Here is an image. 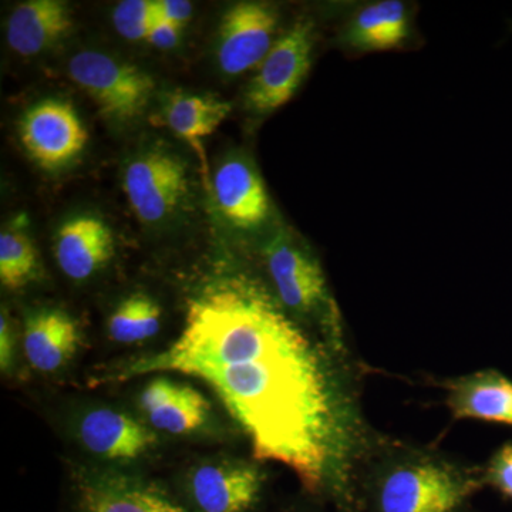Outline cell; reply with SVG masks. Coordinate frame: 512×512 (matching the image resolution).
Returning <instances> with one entry per match:
<instances>
[{
	"instance_id": "obj_1",
	"label": "cell",
	"mask_w": 512,
	"mask_h": 512,
	"mask_svg": "<svg viewBox=\"0 0 512 512\" xmlns=\"http://www.w3.org/2000/svg\"><path fill=\"white\" fill-rule=\"evenodd\" d=\"M153 372L207 383L244 429L256 460L284 464L312 497L357 512L342 466L350 430L338 384L302 330L251 279L228 276L205 286L173 345L110 379Z\"/></svg>"
},
{
	"instance_id": "obj_2",
	"label": "cell",
	"mask_w": 512,
	"mask_h": 512,
	"mask_svg": "<svg viewBox=\"0 0 512 512\" xmlns=\"http://www.w3.org/2000/svg\"><path fill=\"white\" fill-rule=\"evenodd\" d=\"M480 481L441 464L397 466L367 490L357 512H464Z\"/></svg>"
},
{
	"instance_id": "obj_3",
	"label": "cell",
	"mask_w": 512,
	"mask_h": 512,
	"mask_svg": "<svg viewBox=\"0 0 512 512\" xmlns=\"http://www.w3.org/2000/svg\"><path fill=\"white\" fill-rule=\"evenodd\" d=\"M69 76L104 119L131 124L146 113L156 82L140 67L96 50H83L69 62Z\"/></svg>"
},
{
	"instance_id": "obj_4",
	"label": "cell",
	"mask_w": 512,
	"mask_h": 512,
	"mask_svg": "<svg viewBox=\"0 0 512 512\" xmlns=\"http://www.w3.org/2000/svg\"><path fill=\"white\" fill-rule=\"evenodd\" d=\"M313 45V25L306 19L298 20L276 39L248 84L245 100L249 109L268 114L285 106L311 69Z\"/></svg>"
},
{
	"instance_id": "obj_5",
	"label": "cell",
	"mask_w": 512,
	"mask_h": 512,
	"mask_svg": "<svg viewBox=\"0 0 512 512\" xmlns=\"http://www.w3.org/2000/svg\"><path fill=\"white\" fill-rule=\"evenodd\" d=\"M123 188L138 220L160 224L177 211L188 194L187 165L168 151H147L127 164Z\"/></svg>"
},
{
	"instance_id": "obj_6",
	"label": "cell",
	"mask_w": 512,
	"mask_h": 512,
	"mask_svg": "<svg viewBox=\"0 0 512 512\" xmlns=\"http://www.w3.org/2000/svg\"><path fill=\"white\" fill-rule=\"evenodd\" d=\"M19 137L29 157L46 171L69 167L89 141L77 111L59 99L42 100L30 107L20 119Z\"/></svg>"
},
{
	"instance_id": "obj_7",
	"label": "cell",
	"mask_w": 512,
	"mask_h": 512,
	"mask_svg": "<svg viewBox=\"0 0 512 512\" xmlns=\"http://www.w3.org/2000/svg\"><path fill=\"white\" fill-rule=\"evenodd\" d=\"M67 512H190L177 497L146 478L119 471L77 476Z\"/></svg>"
},
{
	"instance_id": "obj_8",
	"label": "cell",
	"mask_w": 512,
	"mask_h": 512,
	"mask_svg": "<svg viewBox=\"0 0 512 512\" xmlns=\"http://www.w3.org/2000/svg\"><path fill=\"white\" fill-rule=\"evenodd\" d=\"M264 490L258 467L224 460L195 467L185 480L184 500L178 501L190 512H256Z\"/></svg>"
},
{
	"instance_id": "obj_9",
	"label": "cell",
	"mask_w": 512,
	"mask_h": 512,
	"mask_svg": "<svg viewBox=\"0 0 512 512\" xmlns=\"http://www.w3.org/2000/svg\"><path fill=\"white\" fill-rule=\"evenodd\" d=\"M278 13L271 5L242 2L222 18L217 57L222 72L238 76L261 66L275 45Z\"/></svg>"
},
{
	"instance_id": "obj_10",
	"label": "cell",
	"mask_w": 512,
	"mask_h": 512,
	"mask_svg": "<svg viewBox=\"0 0 512 512\" xmlns=\"http://www.w3.org/2000/svg\"><path fill=\"white\" fill-rule=\"evenodd\" d=\"M266 264L279 299L293 312L332 311L322 268L291 239L278 235L266 248Z\"/></svg>"
},
{
	"instance_id": "obj_11",
	"label": "cell",
	"mask_w": 512,
	"mask_h": 512,
	"mask_svg": "<svg viewBox=\"0 0 512 512\" xmlns=\"http://www.w3.org/2000/svg\"><path fill=\"white\" fill-rule=\"evenodd\" d=\"M212 192L222 217L232 227L251 231L265 224L271 212L264 181L247 161L231 158L220 165Z\"/></svg>"
},
{
	"instance_id": "obj_12",
	"label": "cell",
	"mask_w": 512,
	"mask_h": 512,
	"mask_svg": "<svg viewBox=\"0 0 512 512\" xmlns=\"http://www.w3.org/2000/svg\"><path fill=\"white\" fill-rule=\"evenodd\" d=\"M55 255L64 275L84 281L113 258V232L99 217L77 215L57 231Z\"/></svg>"
},
{
	"instance_id": "obj_13",
	"label": "cell",
	"mask_w": 512,
	"mask_h": 512,
	"mask_svg": "<svg viewBox=\"0 0 512 512\" xmlns=\"http://www.w3.org/2000/svg\"><path fill=\"white\" fill-rule=\"evenodd\" d=\"M72 26V12L66 2L28 0L10 13L6 39L16 55L35 57L57 45Z\"/></svg>"
},
{
	"instance_id": "obj_14",
	"label": "cell",
	"mask_w": 512,
	"mask_h": 512,
	"mask_svg": "<svg viewBox=\"0 0 512 512\" xmlns=\"http://www.w3.org/2000/svg\"><path fill=\"white\" fill-rule=\"evenodd\" d=\"M80 345L77 323L60 309H37L26 316L23 350L37 372L55 373L74 356Z\"/></svg>"
},
{
	"instance_id": "obj_15",
	"label": "cell",
	"mask_w": 512,
	"mask_h": 512,
	"mask_svg": "<svg viewBox=\"0 0 512 512\" xmlns=\"http://www.w3.org/2000/svg\"><path fill=\"white\" fill-rule=\"evenodd\" d=\"M79 436L90 453L107 460H134L156 443L147 427L111 409L87 413L80 421Z\"/></svg>"
},
{
	"instance_id": "obj_16",
	"label": "cell",
	"mask_w": 512,
	"mask_h": 512,
	"mask_svg": "<svg viewBox=\"0 0 512 512\" xmlns=\"http://www.w3.org/2000/svg\"><path fill=\"white\" fill-rule=\"evenodd\" d=\"M447 404L457 419L512 426V382L494 370L474 373L451 383Z\"/></svg>"
},
{
	"instance_id": "obj_17",
	"label": "cell",
	"mask_w": 512,
	"mask_h": 512,
	"mask_svg": "<svg viewBox=\"0 0 512 512\" xmlns=\"http://www.w3.org/2000/svg\"><path fill=\"white\" fill-rule=\"evenodd\" d=\"M231 110L232 106L228 101L202 94L178 92L168 97L165 103L164 124L197 154L205 183L208 181V167L202 141L215 133V130L227 120Z\"/></svg>"
},
{
	"instance_id": "obj_18",
	"label": "cell",
	"mask_w": 512,
	"mask_h": 512,
	"mask_svg": "<svg viewBox=\"0 0 512 512\" xmlns=\"http://www.w3.org/2000/svg\"><path fill=\"white\" fill-rule=\"evenodd\" d=\"M409 37L407 8L399 0L370 3L350 20L346 42L362 52L396 49Z\"/></svg>"
},
{
	"instance_id": "obj_19",
	"label": "cell",
	"mask_w": 512,
	"mask_h": 512,
	"mask_svg": "<svg viewBox=\"0 0 512 512\" xmlns=\"http://www.w3.org/2000/svg\"><path fill=\"white\" fill-rule=\"evenodd\" d=\"M160 328V305L144 293L124 299L109 320L110 339L123 345L154 338Z\"/></svg>"
},
{
	"instance_id": "obj_20",
	"label": "cell",
	"mask_w": 512,
	"mask_h": 512,
	"mask_svg": "<svg viewBox=\"0 0 512 512\" xmlns=\"http://www.w3.org/2000/svg\"><path fill=\"white\" fill-rule=\"evenodd\" d=\"M210 403L198 390L183 386L174 399L146 414L154 429L170 434H187L200 429L207 420Z\"/></svg>"
},
{
	"instance_id": "obj_21",
	"label": "cell",
	"mask_w": 512,
	"mask_h": 512,
	"mask_svg": "<svg viewBox=\"0 0 512 512\" xmlns=\"http://www.w3.org/2000/svg\"><path fill=\"white\" fill-rule=\"evenodd\" d=\"M37 251L32 239L19 231L8 229L0 234V282L10 291H18L35 278Z\"/></svg>"
},
{
	"instance_id": "obj_22",
	"label": "cell",
	"mask_w": 512,
	"mask_h": 512,
	"mask_svg": "<svg viewBox=\"0 0 512 512\" xmlns=\"http://www.w3.org/2000/svg\"><path fill=\"white\" fill-rule=\"evenodd\" d=\"M160 18L158 3L153 0H124L113 10V25L117 33L130 42L147 40L148 32Z\"/></svg>"
},
{
	"instance_id": "obj_23",
	"label": "cell",
	"mask_w": 512,
	"mask_h": 512,
	"mask_svg": "<svg viewBox=\"0 0 512 512\" xmlns=\"http://www.w3.org/2000/svg\"><path fill=\"white\" fill-rule=\"evenodd\" d=\"M483 483L512 500V444H504L491 458Z\"/></svg>"
},
{
	"instance_id": "obj_24",
	"label": "cell",
	"mask_w": 512,
	"mask_h": 512,
	"mask_svg": "<svg viewBox=\"0 0 512 512\" xmlns=\"http://www.w3.org/2000/svg\"><path fill=\"white\" fill-rule=\"evenodd\" d=\"M180 387L181 384L174 383L170 379H164V377L154 379L153 382L148 383L144 387L143 392L140 394L138 406H140L141 412L148 414L153 412L154 409L164 406V404L174 399Z\"/></svg>"
},
{
	"instance_id": "obj_25",
	"label": "cell",
	"mask_w": 512,
	"mask_h": 512,
	"mask_svg": "<svg viewBox=\"0 0 512 512\" xmlns=\"http://www.w3.org/2000/svg\"><path fill=\"white\" fill-rule=\"evenodd\" d=\"M181 30L183 29H181L180 26L168 22V20L161 18L160 15V18L151 26L146 42L156 47V49H174V47L178 45V42H180Z\"/></svg>"
},
{
	"instance_id": "obj_26",
	"label": "cell",
	"mask_w": 512,
	"mask_h": 512,
	"mask_svg": "<svg viewBox=\"0 0 512 512\" xmlns=\"http://www.w3.org/2000/svg\"><path fill=\"white\" fill-rule=\"evenodd\" d=\"M158 10L161 18L180 26L181 29L190 22L192 18V3L185 0H160Z\"/></svg>"
},
{
	"instance_id": "obj_27",
	"label": "cell",
	"mask_w": 512,
	"mask_h": 512,
	"mask_svg": "<svg viewBox=\"0 0 512 512\" xmlns=\"http://www.w3.org/2000/svg\"><path fill=\"white\" fill-rule=\"evenodd\" d=\"M13 345H15V339H13L12 323L8 312L2 309V315H0V367L2 372H8L10 366L13 363Z\"/></svg>"
},
{
	"instance_id": "obj_28",
	"label": "cell",
	"mask_w": 512,
	"mask_h": 512,
	"mask_svg": "<svg viewBox=\"0 0 512 512\" xmlns=\"http://www.w3.org/2000/svg\"><path fill=\"white\" fill-rule=\"evenodd\" d=\"M295 512H322V511H320V510H299V511H295Z\"/></svg>"
}]
</instances>
